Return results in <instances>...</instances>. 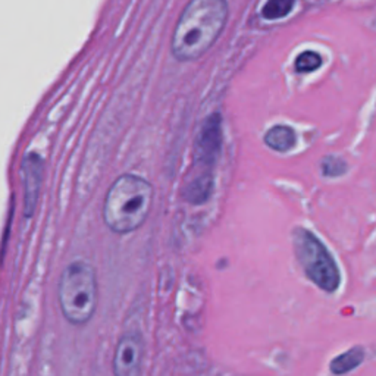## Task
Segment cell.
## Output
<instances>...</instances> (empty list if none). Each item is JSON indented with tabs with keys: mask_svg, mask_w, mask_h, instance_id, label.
Returning a JSON list of instances; mask_svg holds the SVG:
<instances>
[{
	"mask_svg": "<svg viewBox=\"0 0 376 376\" xmlns=\"http://www.w3.org/2000/svg\"><path fill=\"white\" fill-rule=\"evenodd\" d=\"M364 360V350L362 347H353L351 350L343 353V355L337 356L331 364H329V369L334 375H346L356 369L357 366L363 363Z\"/></svg>",
	"mask_w": 376,
	"mask_h": 376,
	"instance_id": "obj_10",
	"label": "cell"
},
{
	"mask_svg": "<svg viewBox=\"0 0 376 376\" xmlns=\"http://www.w3.org/2000/svg\"><path fill=\"white\" fill-rule=\"evenodd\" d=\"M347 170V164L339 157L328 156L322 162V172L325 177H339Z\"/></svg>",
	"mask_w": 376,
	"mask_h": 376,
	"instance_id": "obj_13",
	"label": "cell"
},
{
	"mask_svg": "<svg viewBox=\"0 0 376 376\" xmlns=\"http://www.w3.org/2000/svg\"><path fill=\"white\" fill-rule=\"evenodd\" d=\"M222 149V121L218 113L203 122L195 146V162L210 169L218 161Z\"/></svg>",
	"mask_w": 376,
	"mask_h": 376,
	"instance_id": "obj_6",
	"label": "cell"
},
{
	"mask_svg": "<svg viewBox=\"0 0 376 376\" xmlns=\"http://www.w3.org/2000/svg\"><path fill=\"white\" fill-rule=\"evenodd\" d=\"M265 143L272 150L286 153L297 143V134L288 125H275L265 134Z\"/></svg>",
	"mask_w": 376,
	"mask_h": 376,
	"instance_id": "obj_8",
	"label": "cell"
},
{
	"mask_svg": "<svg viewBox=\"0 0 376 376\" xmlns=\"http://www.w3.org/2000/svg\"><path fill=\"white\" fill-rule=\"evenodd\" d=\"M294 66L295 71L301 74L313 72L322 66V56L313 50H306L297 56Z\"/></svg>",
	"mask_w": 376,
	"mask_h": 376,
	"instance_id": "obj_12",
	"label": "cell"
},
{
	"mask_svg": "<svg viewBox=\"0 0 376 376\" xmlns=\"http://www.w3.org/2000/svg\"><path fill=\"white\" fill-rule=\"evenodd\" d=\"M155 191L149 181L132 174L121 175L110 186L103 206V219L112 232H132L149 218Z\"/></svg>",
	"mask_w": 376,
	"mask_h": 376,
	"instance_id": "obj_2",
	"label": "cell"
},
{
	"mask_svg": "<svg viewBox=\"0 0 376 376\" xmlns=\"http://www.w3.org/2000/svg\"><path fill=\"white\" fill-rule=\"evenodd\" d=\"M144 341L137 334H125L118 341L113 356V375L141 376L144 362Z\"/></svg>",
	"mask_w": 376,
	"mask_h": 376,
	"instance_id": "obj_5",
	"label": "cell"
},
{
	"mask_svg": "<svg viewBox=\"0 0 376 376\" xmlns=\"http://www.w3.org/2000/svg\"><path fill=\"white\" fill-rule=\"evenodd\" d=\"M58 300L63 317L72 325H86L95 316L99 301L93 266L83 260L68 265L59 279Z\"/></svg>",
	"mask_w": 376,
	"mask_h": 376,
	"instance_id": "obj_3",
	"label": "cell"
},
{
	"mask_svg": "<svg viewBox=\"0 0 376 376\" xmlns=\"http://www.w3.org/2000/svg\"><path fill=\"white\" fill-rule=\"evenodd\" d=\"M22 177H24V213L31 218L36 212L41 182H43V161L36 153H30L22 161Z\"/></svg>",
	"mask_w": 376,
	"mask_h": 376,
	"instance_id": "obj_7",
	"label": "cell"
},
{
	"mask_svg": "<svg viewBox=\"0 0 376 376\" xmlns=\"http://www.w3.org/2000/svg\"><path fill=\"white\" fill-rule=\"evenodd\" d=\"M295 5V0H268L261 8V17L273 21L287 17Z\"/></svg>",
	"mask_w": 376,
	"mask_h": 376,
	"instance_id": "obj_11",
	"label": "cell"
},
{
	"mask_svg": "<svg viewBox=\"0 0 376 376\" xmlns=\"http://www.w3.org/2000/svg\"><path fill=\"white\" fill-rule=\"evenodd\" d=\"M228 15L226 0H190L170 39L172 55L181 62L200 59L219 39Z\"/></svg>",
	"mask_w": 376,
	"mask_h": 376,
	"instance_id": "obj_1",
	"label": "cell"
},
{
	"mask_svg": "<svg viewBox=\"0 0 376 376\" xmlns=\"http://www.w3.org/2000/svg\"><path fill=\"white\" fill-rule=\"evenodd\" d=\"M213 191V175L210 172H200L188 182L184 191V199L192 204H201L209 200Z\"/></svg>",
	"mask_w": 376,
	"mask_h": 376,
	"instance_id": "obj_9",
	"label": "cell"
},
{
	"mask_svg": "<svg viewBox=\"0 0 376 376\" xmlns=\"http://www.w3.org/2000/svg\"><path fill=\"white\" fill-rule=\"evenodd\" d=\"M293 237L295 256L306 277L326 293L337 291L341 284V273L325 244L304 228H297Z\"/></svg>",
	"mask_w": 376,
	"mask_h": 376,
	"instance_id": "obj_4",
	"label": "cell"
}]
</instances>
